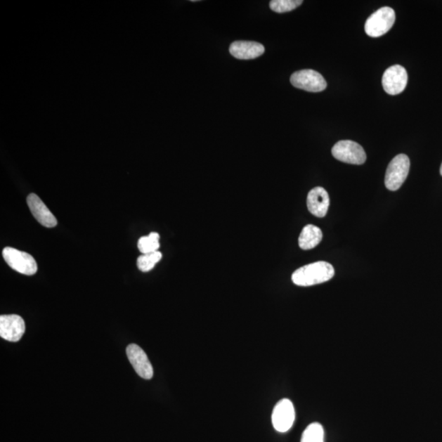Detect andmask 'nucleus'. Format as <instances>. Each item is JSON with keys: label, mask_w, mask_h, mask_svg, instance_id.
<instances>
[{"label": "nucleus", "mask_w": 442, "mask_h": 442, "mask_svg": "<svg viewBox=\"0 0 442 442\" xmlns=\"http://www.w3.org/2000/svg\"><path fill=\"white\" fill-rule=\"evenodd\" d=\"M325 431L319 423H313L303 433L301 442H325Z\"/></svg>", "instance_id": "obj_17"}, {"label": "nucleus", "mask_w": 442, "mask_h": 442, "mask_svg": "<svg viewBox=\"0 0 442 442\" xmlns=\"http://www.w3.org/2000/svg\"><path fill=\"white\" fill-rule=\"evenodd\" d=\"M126 355L129 360L136 370L138 375L143 379H151L153 376V369L151 362L141 346L131 344L127 346Z\"/></svg>", "instance_id": "obj_10"}, {"label": "nucleus", "mask_w": 442, "mask_h": 442, "mask_svg": "<svg viewBox=\"0 0 442 442\" xmlns=\"http://www.w3.org/2000/svg\"><path fill=\"white\" fill-rule=\"evenodd\" d=\"M3 256L7 264L20 274L34 275L37 272V263L29 253L7 247L3 250Z\"/></svg>", "instance_id": "obj_4"}, {"label": "nucleus", "mask_w": 442, "mask_h": 442, "mask_svg": "<svg viewBox=\"0 0 442 442\" xmlns=\"http://www.w3.org/2000/svg\"><path fill=\"white\" fill-rule=\"evenodd\" d=\"M302 3L301 0H272L270 7L275 13H284L292 11Z\"/></svg>", "instance_id": "obj_18"}, {"label": "nucleus", "mask_w": 442, "mask_h": 442, "mask_svg": "<svg viewBox=\"0 0 442 442\" xmlns=\"http://www.w3.org/2000/svg\"><path fill=\"white\" fill-rule=\"evenodd\" d=\"M308 210L317 217H325L330 207L329 193L322 187H316L308 193Z\"/></svg>", "instance_id": "obj_11"}, {"label": "nucleus", "mask_w": 442, "mask_h": 442, "mask_svg": "<svg viewBox=\"0 0 442 442\" xmlns=\"http://www.w3.org/2000/svg\"><path fill=\"white\" fill-rule=\"evenodd\" d=\"M332 154L337 160L353 165H362L367 158L364 148L351 141L337 142L332 148Z\"/></svg>", "instance_id": "obj_5"}, {"label": "nucleus", "mask_w": 442, "mask_h": 442, "mask_svg": "<svg viewBox=\"0 0 442 442\" xmlns=\"http://www.w3.org/2000/svg\"><path fill=\"white\" fill-rule=\"evenodd\" d=\"M295 421L294 404L289 399H282L278 402L272 413V424L276 431L286 433Z\"/></svg>", "instance_id": "obj_7"}, {"label": "nucleus", "mask_w": 442, "mask_h": 442, "mask_svg": "<svg viewBox=\"0 0 442 442\" xmlns=\"http://www.w3.org/2000/svg\"><path fill=\"white\" fill-rule=\"evenodd\" d=\"M396 21V13L389 7L382 8L367 19L365 30L370 37H380L389 32Z\"/></svg>", "instance_id": "obj_2"}, {"label": "nucleus", "mask_w": 442, "mask_h": 442, "mask_svg": "<svg viewBox=\"0 0 442 442\" xmlns=\"http://www.w3.org/2000/svg\"><path fill=\"white\" fill-rule=\"evenodd\" d=\"M440 173H441V175L442 176V164H441V169H440Z\"/></svg>", "instance_id": "obj_19"}, {"label": "nucleus", "mask_w": 442, "mask_h": 442, "mask_svg": "<svg viewBox=\"0 0 442 442\" xmlns=\"http://www.w3.org/2000/svg\"><path fill=\"white\" fill-rule=\"evenodd\" d=\"M27 204L36 220L44 227L53 228L58 221L44 202L34 193L27 197Z\"/></svg>", "instance_id": "obj_12"}, {"label": "nucleus", "mask_w": 442, "mask_h": 442, "mask_svg": "<svg viewBox=\"0 0 442 442\" xmlns=\"http://www.w3.org/2000/svg\"><path fill=\"white\" fill-rule=\"evenodd\" d=\"M290 82L294 87L308 92H321L327 87V82L322 74L311 69L294 72Z\"/></svg>", "instance_id": "obj_6"}, {"label": "nucleus", "mask_w": 442, "mask_h": 442, "mask_svg": "<svg viewBox=\"0 0 442 442\" xmlns=\"http://www.w3.org/2000/svg\"><path fill=\"white\" fill-rule=\"evenodd\" d=\"M230 53L241 60H250L261 56L265 53V47L257 42L235 41L231 44Z\"/></svg>", "instance_id": "obj_13"}, {"label": "nucleus", "mask_w": 442, "mask_h": 442, "mask_svg": "<svg viewBox=\"0 0 442 442\" xmlns=\"http://www.w3.org/2000/svg\"><path fill=\"white\" fill-rule=\"evenodd\" d=\"M159 240H160V235L155 232L151 233L148 236L141 238L138 242V250L142 254L157 252L160 247Z\"/></svg>", "instance_id": "obj_15"}, {"label": "nucleus", "mask_w": 442, "mask_h": 442, "mask_svg": "<svg viewBox=\"0 0 442 442\" xmlns=\"http://www.w3.org/2000/svg\"><path fill=\"white\" fill-rule=\"evenodd\" d=\"M26 325L21 316L4 315L0 316V337L3 339L17 342L22 339Z\"/></svg>", "instance_id": "obj_9"}, {"label": "nucleus", "mask_w": 442, "mask_h": 442, "mask_svg": "<svg viewBox=\"0 0 442 442\" xmlns=\"http://www.w3.org/2000/svg\"><path fill=\"white\" fill-rule=\"evenodd\" d=\"M407 82H408V74L401 65H394L387 68L382 79L385 92L391 96H397L403 92L407 86Z\"/></svg>", "instance_id": "obj_8"}, {"label": "nucleus", "mask_w": 442, "mask_h": 442, "mask_svg": "<svg viewBox=\"0 0 442 442\" xmlns=\"http://www.w3.org/2000/svg\"><path fill=\"white\" fill-rule=\"evenodd\" d=\"M323 238V233L319 227L308 225L303 228L298 243L303 250H311L319 245Z\"/></svg>", "instance_id": "obj_14"}, {"label": "nucleus", "mask_w": 442, "mask_h": 442, "mask_svg": "<svg viewBox=\"0 0 442 442\" xmlns=\"http://www.w3.org/2000/svg\"><path fill=\"white\" fill-rule=\"evenodd\" d=\"M410 167V158L405 154H399L392 159L386 171V187L391 191L399 190L409 175Z\"/></svg>", "instance_id": "obj_3"}, {"label": "nucleus", "mask_w": 442, "mask_h": 442, "mask_svg": "<svg viewBox=\"0 0 442 442\" xmlns=\"http://www.w3.org/2000/svg\"><path fill=\"white\" fill-rule=\"evenodd\" d=\"M334 274V268L330 263L318 261L299 268L292 274V280L297 286L309 287L329 281Z\"/></svg>", "instance_id": "obj_1"}, {"label": "nucleus", "mask_w": 442, "mask_h": 442, "mask_svg": "<svg viewBox=\"0 0 442 442\" xmlns=\"http://www.w3.org/2000/svg\"><path fill=\"white\" fill-rule=\"evenodd\" d=\"M162 254L160 252L148 253V254H142L138 257L137 266L138 270L143 272H148L153 269L157 263L160 261Z\"/></svg>", "instance_id": "obj_16"}]
</instances>
